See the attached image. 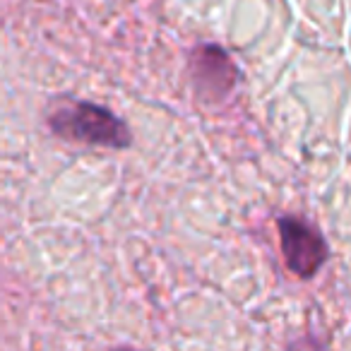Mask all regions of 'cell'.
<instances>
[{
  "mask_svg": "<svg viewBox=\"0 0 351 351\" xmlns=\"http://www.w3.org/2000/svg\"><path fill=\"white\" fill-rule=\"evenodd\" d=\"M49 128L53 135L68 142H82L106 149H128L132 132L123 118L106 106L92 101H68L49 113Z\"/></svg>",
  "mask_w": 351,
  "mask_h": 351,
  "instance_id": "6da1fadb",
  "label": "cell"
},
{
  "mask_svg": "<svg viewBox=\"0 0 351 351\" xmlns=\"http://www.w3.org/2000/svg\"><path fill=\"white\" fill-rule=\"evenodd\" d=\"M279 245L289 272L298 279H313L330 258V245L322 234L306 219L284 215L277 219Z\"/></svg>",
  "mask_w": 351,
  "mask_h": 351,
  "instance_id": "7a4b0ae2",
  "label": "cell"
},
{
  "mask_svg": "<svg viewBox=\"0 0 351 351\" xmlns=\"http://www.w3.org/2000/svg\"><path fill=\"white\" fill-rule=\"evenodd\" d=\"M188 68H191V80L197 99L207 106L224 101L236 89L241 77L231 56L217 44L195 46L191 60H188Z\"/></svg>",
  "mask_w": 351,
  "mask_h": 351,
  "instance_id": "3957f363",
  "label": "cell"
},
{
  "mask_svg": "<svg viewBox=\"0 0 351 351\" xmlns=\"http://www.w3.org/2000/svg\"><path fill=\"white\" fill-rule=\"evenodd\" d=\"M287 351H330L327 344L322 339H317L315 335H303L298 339H293L291 344L287 346Z\"/></svg>",
  "mask_w": 351,
  "mask_h": 351,
  "instance_id": "277c9868",
  "label": "cell"
},
{
  "mask_svg": "<svg viewBox=\"0 0 351 351\" xmlns=\"http://www.w3.org/2000/svg\"><path fill=\"white\" fill-rule=\"evenodd\" d=\"M113 351H137V349H132V346H116Z\"/></svg>",
  "mask_w": 351,
  "mask_h": 351,
  "instance_id": "5b68a950",
  "label": "cell"
}]
</instances>
